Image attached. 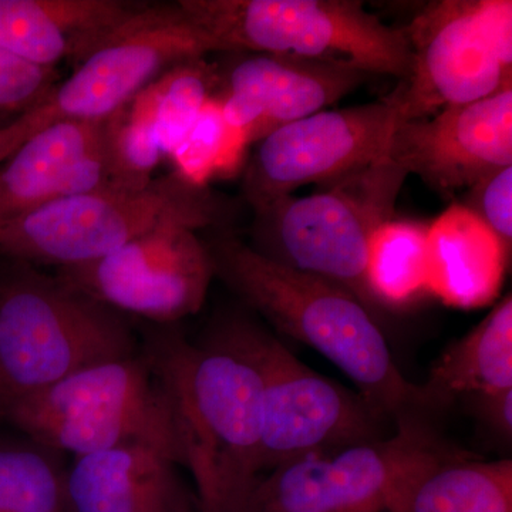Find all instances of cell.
<instances>
[{"label": "cell", "mask_w": 512, "mask_h": 512, "mask_svg": "<svg viewBox=\"0 0 512 512\" xmlns=\"http://www.w3.org/2000/svg\"><path fill=\"white\" fill-rule=\"evenodd\" d=\"M140 352L173 406L200 512H242L262 478L258 367L218 319L201 343L174 325L144 330Z\"/></svg>", "instance_id": "cell-1"}, {"label": "cell", "mask_w": 512, "mask_h": 512, "mask_svg": "<svg viewBox=\"0 0 512 512\" xmlns=\"http://www.w3.org/2000/svg\"><path fill=\"white\" fill-rule=\"evenodd\" d=\"M215 278L279 332L311 346L338 366L394 426L427 421L421 384L404 377L372 311L348 289L259 254L228 229L204 239Z\"/></svg>", "instance_id": "cell-2"}, {"label": "cell", "mask_w": 512, "mask_h": 512, "mask_svg": "<svg viewBox=\"0 0 512 512\" xmlns=\"http://www.w3.org/2000/svg\"><path fill=\"white\" fill-rule=\"evenodd\" d=\"M137 348L124 313L36 265L0 258V420L73 373Z\"/></svg>", "instance_id": "cell-3"}, {"label": "cell", "mask_w": 512, "mask_h": 512, "mask_svg": "<svg viewBox=\"0 0 512 512\" xmlns=\"http://www.w3.org/2000/svg\"><path fill=\"white\" fill-rule=\"evenodd\" d=\"M227 205L177 171L143 188L104 185L23 215L0 231V258L57 268L86 264L168 222L222 227Z\"/></svg>", "instance_id": "cell-4"}, {"label": "cell", "mask_w": 512, "mask_h": 512, "mask_svg": "<svg viewBox=\"0 0 512 512\" xmlns=\"http://www.w3.org/2000/svg\"><path fill=\"white\" fill-rule=\"evenodd\" d=\"M178 5L224 53L325 60L402 80L412 70L404 29L359 0H180Z\"/></svg>", "instance_id": "cell-5"}, {"label": "cell", "mask_w": 512, "mask_h": 512, "mask_svg": "<svg viewBox=\"0 0 512 512\" xmlns=\"http://www.w3.org/2000/svg\"><path fill=\"white\" fill-rule=\"evenodd\" d=\"M5 421L59 453L80 457L144 446L184 466L173 406L141 352L73 373L20 404Z\"/></svg>", "instance_id": "cell-6"}, {"label": "cell", "mask_w": 512, "mask_h": 512, "mask_svg": "<svg viewBox=\"0 0 512 512\" xmlns=\"http://www.w3.org/2000/svg\"><path fill=\"white\" fill-rule=\"evenodd\" d=\"M407 177L386 157L316 194L282 198L255 212L251 247L279 264L342 285L373 311L367 248L376 229L393 220Z\"/></svg>", "instance_id": "cell-7"}, {"label": "cell", "mask_w": 512, "mask_h": 512, "mask_svg": "<svg viewBox=\"0 0 512 512\" xmlns=\"http://www.w3.org/2000/svg\"><path fill=\"white\" fill-rule=\"evenodd\" d=\"M454 456L429 421H406L384 439L274 468L242 512H409L421 480Z\"/></svg>", "instance_id": "cell-8"}, {"label": "cell", "mask_w": 512, "mask_h": 512, "mask_svg": "<svg viewBox=\"0 0 512 512\" xmlns=\"http://www.w3.org/2000/svg\"><path fill=\"white\" fill-rule=\"evenodd\" d=\"M221 319L261 376L262 470L392 434L384 430L392 420L365 396L303 365L254 319L242 313Z\"/></svg>", "instance_id": "cell-9"}, {"label": "cell", "mask_w": 512, "mask_h": 512, "mask_svg": "<svg viewBox=\"0 0 512 512\" xmlns=\"http://www.w3.org/2000/svg\"><path fill=\"white\" fill-rule=\"evenodd\" d=\"M221 52L178 2L150 5L56 84L35 110L0 128L10 153L40 130L64 120H103L128 106L165 70Z\"/></svg>", "instance_id": "cell-10"}, {"label": "cell", "mask_w": 512, "mask_h": 512, "mask_svg": "<svg viewBox=\"0 0 512 512\" xmlns=\"http://www.w3.org/2000/svg\"><path fill=\"white\" fill-rule=\"evenodd\" d=\"M412 70L396 87L399 121L426 119L512 84L511 25L493 0H436L404 28Z\"/></svg>", "instance_id": "cell-11"}, {"label": "cell", "mask_w": 512, "mask_h": 512, "mask_svg": "<svg viewBox=\"0 0 512 512\" xmlns=\"http://www.w3.org/2000/svg\"><path fill=\"white\" fill-rule=\"evenodd\" d=\"M399 121L396 90L373 103L323 110L272 131L245 163L242 191L254 212L303 185H329L387 157Z\"/></svg>", "instance_id": "cell-12"}, {"label": "cell", "mask_w": 512, "mask_h": 512, "mask_svg": "<svg viewBox=\"0 0 512 512\" xmlns=\"http://www.w3.org/2000/svg\"><path fill=\"white\" fill-rule=\"evenodd\" d=\"M198 232L168 222L96 261L59 268L56 276L124 315L175 325L201 311L215 278Z\"/></svg>", "instance_id": "cell-13"}, {"label": "cell", "mask_w": 512, "mask_h": 512, "mask_svg": "<svg viewBox=\"0 0 512 512\" xmlns=\"http://www.w3.org/2000/svg\"><path fill=\"white\" fill-rule=\"evenodd\" d=\"M387 158L446 197L473 190L512 165V84L426 119L397 121Z\"/></svg>", "instance_id": "cell-14"}, {"label": "cell", "mask_w": 512, "mask_h": 512, "mask_svg": "<svg viewBox=\"0 0 512 512\" xmlns=\"http://www.w3.org/2000/svg\"><path fill=\"white\" fill-rule=\"evenodd\" d=\"M369 74L343 64L305 57L254 53L220 70L215 99L245 144L323 111L366 82Z\"/></svg>", "instance_id": "cell-15"}, {"label": "cell", "mask_w": 512, "mask_h": 512, "mask_svg": "<svg viewBox=\"0 0 512 512\" xmlns=\"http://www.w3.org/2000/svg\"><path fill=\"white\" fill-rule=\"evenodd\" d=\"M110 117L59 121L16 148L0 165V231L47 204L109 185Z\"/></svg>", "instance_id": "cell-16"}, {"label": "cell", "mask_w": 512, "mask_h": 512, "mask_svg": "<svg viewBox=\"0 0 512 512\" xmlns=\"http://www.w3.org/2000/svg\"><path fill=\"white\" fill-rule=\"evenodd\" d=\"M146 6L127 0H0V49L37 66L76 67Z\"/></svg>", "instance_id": "cell-17"}, {"label": "cell", "mask_w": 512, "mask_h": 512, "mask_svg": "<svg viewBox=\"0 0 512 512\" xmlns=\"http://www.w3.org/2000/svg\"><path fill=\"white\" fill-rule=\"evenodd\" d=\"M67 487L74 512H194L178 464L150 447L76 457L67 470Z\"/></svg>", "instance_id": "cell-18"}, {"label": "cell", "mask_w": 512, "mask_h": 512, "mask_svg": "<svg viewBox=\"0 0 512 512\" xmlns=\"http://www.w3.org/2000/svg\"><path fill=\"white\" fill-rule=\"evenodd\" d=\"M426 247L429 295L457 309L497 301L511 251L466 204L450 205L427 225Z\"/></svg>", "instance_id": "cell-19"}, {"label": "cell", "mask_w": 512, "mask_h": 512, "mask_svg": "<svg viewBox=\"0 0 512 512\" xmlns=\"http://www.w3.org/2000/svg\"><path fill=\"white\" fill-rule=\"evenodd\" d=\"M421 387L433 412L461 397L468 400L512 389L511 293L441 353Z\"/></svg>", "instance_id": "cell-20"}, {"label": "cell", "mask_w": 512, "mask_h": 512, "mask_svg": "<svg viewBox=\"0 0 512 512\" xmlns=\"http://www.w3.org/2000/svg\"><path fill=\"white\" fill-rule=\"evenodd\" d=\"M220 67L205 57L185 60L153 80L128 110L153 130L165 157H171L217 93Z\"/></svg>", "instance_id": "cell-21"}, {"label": "cell", "mask_w": 512, "mask_h": 512, "mask_svg": "<svg viewBox=\"0 0 512 512\" xmlns=\"http://www.w3.org/2000/svg\"><path fill=\"white\" fill-rule=\"evenodd\" d=\"M427 225L390 220L367 248L366 286L376 308L404 309L427 292Z\"/></svg>", "instance_id": "cell-22"}, {"label": "cell", "mask_w": 512, "mask_h": 512, "mask_svg": "<svg viewBox=\"0 0 512 512\" xmlns=\"http://www.w3.org/2000/svg\"><path fill=\"white\" fill-rule=\"evenodd\" d=\"M409 512H512V461H443L421 480Z\"/></svg>", "instance_id": "cell-23"}, {"label": "cell", "mask_w": 512, "mask_h": 512, "mask_svg": "<svg viewBox=\"0 0 512 512\" xmlns=\"http://www.w3.org/2000/svg\"><path fill=\"white\" fill-rule=\"evenodd\" d=\"M0 512H74L59 451L0 437Z\"/></svg>", "instance_id": "cell-24"}, {"label": "cell", "mask_w": 512, "mask_h": 512, "mask_svg": "<svg viewBox=\"0 0 512 512\" xmlns=\"http://www.w3.org/2000/svg\"><path fill=\"white\" fill-rule=\"evenodd\" d=\"M244 137L228 126L220 101L212 97L201 110L171 160L175 171L197 185H208L217 175L237 173L245 161Z\"/></svg>", "instance_id": "cell-25"}, {"label": "cell", "mask_w": 512, "mask_h": 512, "mask_svg": "<svg viewBox=\"0 0 512 512\" xmlns=\"http://www.w3.org/2000/svg\"><path fill=\"white\" fill-rule=\"evenodd\" d=\"M164 157L151 127L134 117L128 106L110 117L107 140L110 185L146 187L154 180V173Z\"/></svg>", "instance_id": "cell-26"}, {"label": "cell", "mask_w": 512, "mask_h": 512, "mask_svg": "<svg viewBox=\"0 0 512 512\" xmlns=\"http://www.w3.org/2000/svg\"><path fill=\"white\" fill-rule=\"evenodd\" d=\"M59 82L55 67L37 66L0 49V127L39 107Z\"/></svg>", "instance_id": "cell-27"}, {"label": "cell", "mask_w": 512, "mask_h": 512, "mask_svg": "<svg viewBox=\"0 0 512 512\" xmlns=\"http://www.w3.org/2000/svg\"><path fill=\"white\" fill-rule=\"evenodd\" d=\"M471 208L488 225L505 247L512 245V165L497 171L474 187Z\"/></svg>", "instance_id": "cell-28"}, {"label": "cell", "mask_w": 512, "mask_h": 512, "mask_svg": "<svg viewBox=\"0 0 512 512\" xmlns=\"http://www.w3.org/2000/svg\"><path fill=\"white\" fill-rule=\"evenodd\" d=\"M473 404L478 416L505 441L512 436V389L505 392L487 394L468 399Z\"/></svg>", "instance_id": "cell-29"}, {"label": "cell", "mask_w": 512, "mask_h": 512, "mask_svg": "<svg viewBox=\"0 0 512 512\" xmlns=\"http://www.w3.org/2000/svg\"><path fill=\"white\" fill-rule=\"evenodd\" d=\"M0 165H2V163H0Z\"/></svg>", "instance_id": "cell-30"}]
</instances>
